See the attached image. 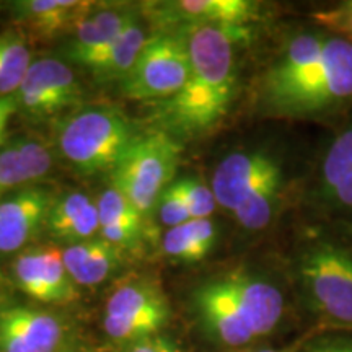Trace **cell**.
<instances>
[{"mask_svg":"<svg viewBox=\"0 0 352 352\" xmlns=\"http://www.w3.org/2000/svg\"><path fill=\"white\" fill-rule=\"evenodd\" d=\"M178 32L186 36L189 77L178 94L157 104V116L168 134L196 138L215 129L227 116L236 91L235 46L252 32L210 25Z\"/></svg>","mask_w":352,"mask_h":352,"instance_id":"1","label":"cell"},{"mask_svg":"<svg viewBox=\"0 0 352 352\" xmlns=\"http://www.w3.org/2000/svg\"><path fill=\"white\" fill-rule=\"evenodd\" d=\"M271 114L328 120L352 104V41L329 34L323 54L296 78L263 95Z\"/></svg>","mask_w":352,"mask_h":352,"instance_id":"2","label":"cell"},{"mask_svg":"<svg viewBox=\"0 0 352 352\" xmlns=\"http://www.w3.org/2000/svg\"><path fill=\"white\" fill-rule=\"evenodd\" d=\"M296 272L308 308L327 324L352 329V243L329 233L308 239Z\"/></svg>","mask_w":352,"mask_h":352,"instance_id":"3","label":"cell"},{"mask_svg":"<svg viewBox=\"0 0 352 352\" xmlns=\"http://www.w3.org/2000/svg\"><path fill=\"white\" fill-rule=\"evenodd\" d=\"M134 139L131 122L113 108H85L70 114L57 132L63 155L85 175L113 173Z\"/></svg>","mask_w":352,"mask_h":352,"instance_id":"4","label":"cell"},{"mask_svg":"<svg viewBox=\"0 0 352 352\" xmlns=\"http://www.w3.org/2000/svg\"><path fill=\"white\" fill-rule=\"evenodd\" d=\"M178 157L179 145L168 132L152 131L135 135L113 171V186L145 217L171 184Z\"/></svg>","mask_w":352,"mask_h":352,"instance_id":"5","label":"cell"},{"mask_svg":"<svg viewBox=\"0 0 352 352\" xmlns=\"http://www.w3.org/2000/svg\"><path fill=\"white\" fill-rule=\"evenodd\" d=\"M191 63L182 32L162 33L148 39L138 63L121 82L122 95L139 101H165L184 87Z\"/></svg>","mask_w":352,"mask_h":352,"instance_id":"6","label":"cell"},{"mask_svg":"<svg viewBox=\"0 0 352 352\" xmlns=\"http://www.w3.org/2000/svg\"><path fill=\"white\" fill-rule=\"evenodd\" d=\"M170 314V303L157 284L131 280L109 296L103 327L113 341L132 344L160 334Z\"/></svg>","mask_w":352,"mask_h":352,"instance_id":"7","label":"cell"},{"mask_svg":"<svg viewBox=\"0 0 352 352\" xmlns=\"http://www.w3.org/2000/svg\"><path fill=\"white\" fill-rule=\"evenodd\" d=\"M285 182L283 162L264 148L240 151L227 155L217 165L210 189L220 208L233 214L272 183Z\"/></svg>","mask_w":352,"mask_h":352,"instance_id":"8","label":"cell"},{"mask_svg":"<svg viewBox=\"0 0 352 352\" xmlns=\"http://www.w3.org/2000/svg\"><path fill=\"white\" fill-rule=\"evenodd\" d=\"M80 88L74 70L63 60L43 57L33 60L23 83L13 95L16 108L26 116L41 120L74 107Z\"/></svg>","mask_w":352,"mask_h":352,"instance_id":"9","label":"cell"},{"mask_svg":"<svg viewBox=\"0 0 352 352\" xmlns=\"http://www.w3.org/2000/svg\"><path fill=\"white\" fill-rule=\"evenodd\" d=\"M69 331L60 316L41 308L0 307V352H65Z\"/></svg>","mask_w":352,"mask_h":352,"instance_id":"10","label":"cell"},{"mask_svg":"<svg viewBox=\"0 0 352 352\" xmlns=\"http://www.w3.org/2000/svg\"><path fill=\"white\" fill-rule=\"evenodd\" d=\"M151 10L158 23L178 25L182 30L210 25L250 32V25L261 19L263 7L252 0H173L153 3Z\"/></svg>","mask_w":352,"mask_h":352,"instance_id":"11","label":"cell"},{"mask_svg":"<svg viewBox=\"0 0 352 352\" xmlns=\"http://www.w3.org/2000/svg\"><path fill=\"white\" fill-rule=\"evenodd\" d=\"M192 307L202 328L219 344L243 347L256 340L223 276L197 287L192 294Z\"/></svg>","mask_w":352,"mask_h":352,"instance_id":"12","label":"cell"},{"mask_svg":"<svg viewBox=\"0 0 352 352\" xmlns=\"http://www.w3.org/2000/svg\"><path fill=\"white\" fill-rule=\"evenodd\" d=\"M13 276L26 296L41 303H67L76 297L63 250L54 245L21 252L13 261Z\"/></svg>","mask_w":352,"mask_h":352,"instance_id":"13","label":"cell"},{"mask_svg":"<svg viewBox=\"0 0 352 352\" xmlns=\"http://www.w3.org/2000/svg\"><path fill=\"white\" fill-rule=\"evenodd\" d=\"M50 191L28 186L0 199V253L20 252L43 227L54 204Z\"/></svg>","mask_w":352,"mask_h":352,"instance_id":"14","label":"cell"},{"mask_svg":"<svg viewBox=\"0 0 352 352\" xmlns=\"http://www.w3.org/2000/svg\"><path fill=\"white\" fill-rule=\"evenodd\" d=\"M222 276L256 340L274 331L285 307L280 289L266 277L246 270L228 271Z\"/></svg>","mask_w":352,"mask_h":352,"instance_id":"15","label":"cell"},{"mask_svg":"<svg viewBox=\"0 0 352 352\" xmlns=\"http://www.w3.org/2000/svg\"><path fill=\"white\" fill-rule=\"evenodd\" d=\"M135 16L131 8L98 6L74 32L67 46V57L72 63L90 69Z\"/></svg>","mask_w":352,"mask_h":352,"instance_id":"16","label":"cell"},{"mask_svg":"<svg viewBox=\"0 0 352 352\" xmlns=\"http://www.w3.org/2000/svg\"><path fill=\"white\" fill-rule=\"evenodd\" d=\"M96 2L80 0H21L13 3L16 20L36 36L51 39L70 34L98 8Z\"/></svg>","mask_w":352,"mask_h":352,"instance_id":"17","label":"cell"},{"mask_svg":"<svg viewBox=\"0 0 352 352\" xmlns=\"http://www.w3.org/2000/svg\"><path fill=\"white\" fill-rule=\"evenodd\" d=\"M52 166L47 147L34 139H16L0 147V197L28 188Z\"/></svg>","mask_w":352,"mask_h":352,"instance_id":"18","label":"cell"},{"mask_svg":"<svg viewBox=\"0 0 352 352\" xmlns=\"http://www.w3.org/2000/svg\"><path fill=\"white\" fill-rule=\"evenodd\" d=\"M121 252L100 239H91L82 243L69 245L63 250L65 267L76 285L94 287L111 277L121 266Z\"/></svg>","mask_w":352,"mask_h":352,"instance_id":"19","label":"cell"},{"mask_svg":"<svg viewBox=\"0 0 352 352\" xmlns=\"http://www.w3.org/2000/svg\"><path fill=\"white\" fill-rule=\"evenodd\" d=\"M46 228L54 239L70 245L95 239L100 232V215L96 202L82 192L56 199L47 217Z\"/></svg>","mask_w":352,"mask_h":352,"instance_id":"20","label":"cell"},{"mask_svg":"<svg viewBox=\"0 0 352 352\" xmlns=\"http://www.w3.org/2000/svg\"><path fill=\"white\" fill-rule=\"evenodd\" d=\"M328 38L327 32H300L294 34L267 69L263 80V94L285 85L303 69L314 64L323 54Z\"/></svg>","mask_w":352,"mask_h":352,"instance_id":"21","label":"cell"},{"mask_svg":"<svg viewBox=\"0 0 352 352\" xmlns=\"http://www.w3.org/2000/svg\"><path fill=\"white\" fill-rule=\"evenodd\" d=\"M148 39L151 38L147 36V30L139 16H135L113 43V46L91 65V74L100 82L116 80L121 83L138 63Z\"/></svg>","mask_w":352,"mask_h":352,"instance_id":"22","label":"cell"},{"mask_svg":"<svg viewBox=\"0 0 352 352\" xmlns=\"http://www.w3.org/2000/svg\"><path fill=\"white\" fill-rule=\"evenodd\" d=\"M215 240L217 230L210 219H191L183 226L168 228L162 246L166 256L183 263H196L208 256Z\"/></svg>","mask_w":352,"mask_h":352,"instance_id":"23","label":"cell"},{"mask_svg":"<svg viewBox=\"0 0 352 352\" xmlns=\"http://www.w3.org/2000/svg\"><path fill=\"white\" fill-rule=\"evenodd\" d=\"M352 176V121L338 132L336 138L328 145L321 158L318 170V195L320 204L331 195L342 182Z\"/></svg>","mask_w":352,"mask_h":352,"instance_id":"24","label":"cell"},{"mask_svg":"<svg viewBox=\"0 0 352 352\" xmlns=\"http://www.w3.org/2000/svg\"><path fill=\"white\" fill-rule=\"evenodd\" d=\"M32 64V52L21 34H0V96H13L19 91Z\"/></svg>","mask_w":352,"mask_h":352,"instance_id":"25","label":"cell"},{"mask_svg":"<svg viewBox=\"0 0 352 352\" xmlns=\"http://www.w3.org/2000/svg\"><path fill=\"white\" fill-rule=\"evenodd\" d=\"M100 215V227L104 226H131L142 227L144 215L135 206L114 186L108 188L96 202Z\"/></svg>","mask_w":352,"mask_h":352,"instance_id":"26","label":"cell"},{"mask_svg":"<svg viewBox=\"0 0 352 352\" xmlns=\"http://www.w3.org/2000/svg\"><path fill=\"white\" fill-rule=\"evenodd\" d=\"M175 184L186 202L191 219H209L212 215L217 201L210 186H206L204 183L192 178H183L175 182Z\"/></svg>","mask_w":352,"mask_h":352,"instance_id":"27","label":"cell"},{"mask_svg":"<svg viewBox=\"0 0 352 352\" xmlns=\"http://www.w3.org/2000/svg\"><path fill=\"white\" fill-rule=\"evenodd\" d=\"M157 208L162 223L170 228L183 226V223L191 220V214H189L186 202H184L182 192H179V189L176 188L175 183H171L165 189L164 195L158 199Z\"/></svg>","mask_w":352,"mask_h":352,"instance_id":"28","label":"cell"},{"mask_svg":"<svg viewBox=\"0 0 352 352\" xmlns=\"http://www.w3.org/2000/svg\"><path fill=\"white\" fill-rule=\"evenodd\" d=\"M297 352H352L351 334L327 333L303 342Z\"/></svg>","mask_w":352,"mask_h":352,"instance_id":"29","label":"cell"},{"mask_svg":"<svg viewBox=\"0 0 352 352\" xmlns=\"http://www.w3.org/2000/svg\"><path fill=\"white\" fill-rule=\"evenodd\" d=\"M320 19L331 32L352 41V0L324 10Z\"/></svg>","mask_w":352,"mask_h":352,"instance_id":"30","label":"cell"},{"mask_svg":"<svg viewBox=\"0 0 352 352\" xmlns=\"http://www.w3.org/2000/svg\"><path fill=\"white\" fill-rule=\"evenodd\" d=\"M142 227L104 226L100 227V236L120 250H131L139 245Z\"/></svg>","mask_w":352,"mask_h":352,"instance_id":"31","label":"cell"},{"mask_svg":"<svg viewBox=\"0 0 352 352\" xmlns=\"http://www.w3.org/2000/svg\"><path fill=\"white\" fill-rule=\"evenodd\" d=\"M321 208L333 210V212H352V176L334 189L321 204Z\"/></svg>","mask_w":352,"mask_h":352,"instance_id":"32","label":"cell"},{"mask_svg":"<svg viewBox=\"0 0 352 352\" xmlns=\"http://www.w3.org/2000/svg\"><path fill=\"white\" fill-rule=\"evenodd\" d=\"M126 352H182L179 346L170 338L155 334V336L145 338L138 342H132Z\"/></svg>","mask_w":352,"mask_h":352,"instance_id":"33","label":"cell"},{"mask_svg":"<svg viewBox=\"0 0 352 352\" xmlns=\"http://www.w3.org/2000/svg\"><path fill=\"white\" fill-rule=\"evenodd\" d=\"M15 111H19V108H16V101L13 96H0V140H2L8 121Z\"/></svg>","mask_w":352,"mask_h":352,"instance_id":"34","label":"cell"},{"mask_svg":"<svg viewBox=\"0 0 352 352\" xmlns=\"http://www.w3.org/2000/svg\"><path fill=\"white\" fill-rule=\"evenodd\" d=\"M300 347V346H298ZM297 346L294 347H289V349H283V351H274V349H264V351H258V352H297L298 351Z\"/></svg>","mask_w":352,"mask_h":352,"instance_id":"35","label":"cell"},{"mask_svg":"<svg viewBox=\"0 0 352 352\" xmlns=\"http://www.w3.org/2000/svg\"><path fill=\"white\" fill-rule=\"evenodd\" d=\"M78 352H90V351H78Z\"/></svg>","mask_w":352,"mask_h":352,"instance_id":"36","label":"cell"}]
</instances>
